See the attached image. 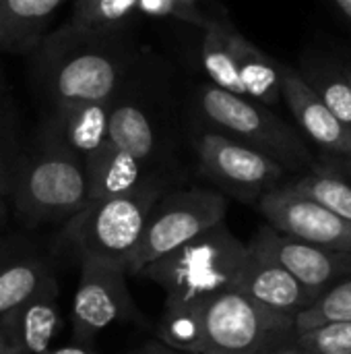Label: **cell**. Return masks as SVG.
Segmentation results:
<instances>
[{
	"instance_id": "3",
	"label": "cell",
	"mask_w": 351,
	"mask_h": 354,
	"mask_svg": "<svg viewBox=\"0 0 351 354\" xmlns=\"http://www.w3.org/2000/svg\"><path fill=\"white\" fill-rule=\"evenodd\" d=\"M163 193V183L147 178L128 193L89 201L66 220L62 239L81 259L95 257L126 266L141 241L151 207Z\"/></svg>"
},
{
	"instance_id": "2",
	"label": "cell",
	"mask_w": 351,
	"mask_h": 354,
	"mask_svg": "<svg viewBox=\"0 0 351 354\" xmlns=\"http://www.w3.org/2000/svg\"><path fill=\"white\" fill-rule=\"evenodd\" d=\"M10 195L27 226L66 222L89 201L85 162L46 124L21 156Z\"/></svg>"
},
{
	"instance_id": "28",
	"label": "cell",
	"mask_w": 351,
	"mask_h": 354,
	"mask_svg": "<svg viewBox=\"0 0 351 354\" xmlns=\"http://www.w3.org/2000/svg\"><path fill=\"white\" fill-rule=\"evenodd\" d=\"M19 162H21V153L17 149L14 135L6 124V118L0 114V195L4 197L12 193Z\"/></svg>"
},
{
	"instance_id": "7",
	"label": "cell",
	"mask_w": 351,
	"mask_h": 354,
	"mask_svg": "<svg viewBox=\"0 0 351 354\" xmlns=\"http://www.w3.org/2000/svg\"><path fill=\"white\" fill-rule=\"evenodd\" d=\"M201 172L244 203H254L279 187L285 168L263 151L213 129L201 127L192 133Z\"/></svg>"
},
{
	"instance_id": "20",
	"label": "cell",
	"mask_w": 351,
	"mask_h": 354,
	"mask_svg": "<svg viewBox=\"0 0 351 354\" xmlns=\"http://www.w3.org/2000/svg\"><path fill=\"white\" fill-rule=\"evenodd\" d=\"M64 0H0V50L31 48Z\"/></svg>"
},
{
	"instance_id": "5",
	"label": "cell",
	"mask_w": 351,
	"mask_h": 354,
	"mask_svg": "<svg viewBox=\"0 0 351 354\" xmlns=\"http://www.w3.org/2000/svg\"><path fill=\"white\" fill-rule=\"evenodd\" d=\"M199 354H265L296 336V317L275 313L230 288L201 311Z\"/></svg>"
},
{
	"instance_id": "36",
	"label": "cell",
	"mask_w": 351,
	"mask_h": 354,
	"mask_svg": "<svg viewBox=\"0 0 351 354\" xmlns=\"http://www.w3.org/2000/svg\"><path fill=\"white\" fill-rule=\"evenodd\" d=\"M190 2H197V0H190Z\"/></svg>"
},
{
	"instance_id": "6",
	"label": "cell",
	"mask_w": 351,
	"mask_h": 354,
	"mask_svg": "<svg viewBox=\"0 0 351 354\" xmlns=\"http://www.w3.org/2000/svg\"><path fill=\"white\" fill-rule=\"evenodd\" d=\"M228 199L211 189H186L163 193L149 212L139 245L128 257L126 274L139 276L147 266L221 224Z\"/></svg>"
},
{
	"instance_id": "9",
	"label": "cell",
	"mask_w": 351,
	"mask_h": 354,
	"mask_svg": "<svg viewBox=\"0 0 351 354\" xmlns=\"http://www.w3.org/2000/svg\"><path fill=\"white\" fill-rule=\"evenodd\" d=\"M137 317V307L126 286V270L120 263L83 257L77 292L72 299V338L87 346L116 322Z\"/></svg>"
},
{
	"instance_id": "25",
	"label": "cell",
	"mask_w": 351,
	"mask_h": 354,
	"mask_svg": "<svg viewBox=\"0 0 351 354\" xmlns=\"http://www.w3.org/2000/svg\"><path fill=\"white\" fill-rule=\"evenodd\" d=\"M337 322H351V276L333 284L296 317V334Z\"/></svg>"
},
{
	"instance_id": "29",
	"label": "cell",
	"mask_w": 351,
	"mask_h": 354,
	"mask_svg": "<svg viewBox=\"0 0 351 354\" xmlns=\"http://www.w3.org/2000/svg\"><path fill=\"white\" fill-rule=\"evenodd\" d=\"M265 354H310L306 348H302L300 346V342L296 340V336L294 338H290L288 342H283V344H279V346H275V348H271L269 353Z\"/></svg>"
},
{
	"instance_id": "19",
	"label": "cell",
	"mask_w": 351,
	"mask_h": 354,
	"mask_svg": "<svg viewBox=\"0 0 351 354\" xmlns=\"http://www.w3.org/2000/svg\"><path fill=\"white\" fill-rule=\"evenodd\" d=\"M232 48L238 64V75L244 87V95L265 106L279 104L285 64L265 54L259 46L246 39L236 27L232 29Z\"/></svg>"
},
{
	"instance_id": "4",
	"label": "cell",
	"mask_w": 351,
	"mask_h": 354,
	"mask_svg": "<svg viewBox=\"0 0 351 354\" xmlns=\"http://www.w3.org/2000/svg\"><path fill=\"white\" fill-rule=\"evenodd\" d=\"M197 104L213 129L263 151L285 170H306L314 160L308 143L294 127L248 95H236L205 83L199 87Z\"/></svg>"
},
{
	"instance_id": "12",
	"label": "cell",
	"mask_w": 351,
	"mask_h": 354,
	"mask_svg": "<svg viewBox=\"0 0 351 354\" xmlns=\"http://www.w3.org/2000/svg\"><path fill=\"white\" fill-rule=\"evenodd\" d=\"M58 328V282L56 276H50L0 319V344L8 354H48Z\"/></svg>"
},
{
	"instance_id": "16",
	"label": "cell",
	"mask_w": 351,
	"mask_h": 354,
	"mask_svg": "<svg viewBox=\"0 0 351 354\" xmlns=\"http://www.w3.org/2000/svg\"><path fill=\"white\" fill-rule=\"evenodd\" d=\"M290 191L300 193L333 214L351 222V158L321 153L312 160L306 172L290 183Z\"/></svg>"
},
{
	"instance_id": "14",
	"label": "cell",
	"mask_w": 351,
	"mask_h": 354,
	"mask_svg": "<svg viewBox=\"0 0 351 354\" xmlns=\"http://www.w3.org/2000/svg\"><path fill=\"white\" fill-rule=\"evenodd\" d=\"M281 100L288 102L298 127L321 153L351 158V131L325 106L302 73L292 66L283 68Z\"/></svg>"
},
{
	"instance_id": "17",
	"label": "cell",
	"mask_w": 351,
	"mask_h": 354,
	"mask_svg": "<svg viewBox=\"0 0 351 354\" xmlns=\"http://www.w3.org/2000/svg\"><path fill=\"white\" fill-rule=\"evenodd\" d=\"M112 102L114 100H97L56 106L46 124L85 162L110 141L108 124Z\"/></svg>"
},
{
	"instance_id": "10",
	"label": "cell",
	"mask_w": 351,
	"mask_h": 354,
	"mask_svg": "<svg viewBox=\"0 0 351 354\" xmlns=\"http://www.w3.org/2000/svg\"><path fill=\"white\" fill-rule=\"evenodd\" d=\"M259 212L275 230L304 243L351 253V222L325 205L290 191L283 183L257 201Z\"/></svg>"
},
{
	"instance_id": "26",
	"label": "cell",
	"mask_w": 351,
	"mask_h": 354,
	"mask_svg": "<svg viewBox=\"0 0 351 354\" xmlns=\"http://www.w3.org/2000/svg\"><path fill=\"white\" fill-rule=\"evenodd\" d=\"M296 340L310 354H351V322L327 324L296 334Z\"/></svg>"
},
{
	"instance_id": "18",
	"label": "cell",
	"mask_w": 351,
	"mask_h": 354,
	"mask_svg": "<svg viewBox=\"0 0 351 354\" xmlns=\"http://www.w3.org/2000/svg\"><path fill=\"white\" fill-rule=\"evenodd\" d=\"M145 162L132 158L108 141L101 149L85 160L89 201L122 195L137 189L149 178L145 176Z\"/></svg>"
},
{
	"instance_id": "21",
	"label": "cell",
	"mask_w": 351,
	"mask_h": 354,
	"mask_svg": "<svg viewBox=\"0 0 351 354\" xmlns=\"http://www.w3.org/2000/svg\"><path fill=\"white\" fill-rule=\"evenodd\" d=\"M232 25L221 19H209L203 27L205 35L201 41L203 66L211 83L236 95H244V87L238 75V64L232 48Z\"/></svg>"
},
{
	"instance_id": "22",
	"label": "cell",
	"mask_w": 351,
	"mask_h": 354,
	"mask_svg": "<svg viewBox=\"0 0 351 354\" xmlns=\"http://www.w3.org/2000/svg\"><path fill=\"white\" fill-rule=\"evenodd\" d=\"M108 139L118 149L141 162H149L155 151V131L149 116L134 102H112Z\"/></svg>"
},
{
	"instance_id": "27",
	"label": "cell",
	"mask_w": 351,
	"mask_h": 354,
	"mask_svg": "<svg viewBox=\"0 0 351 354\" xmlns=\"http://www.w3.org/2000/svg\"><path fill=\"white\" fill-rule=\"evenodd\" d=\"M139 12L149 17H176L180 21L205 27L209 19L190 0H139Z\"/></svg>"
},
{
	"instance_id": "23",
	"label": "cell",
	"mask_w": 351,
	"mask_h": 354,
	"mask_svg": "<svg viewBox=\"0 0 351 354\" xmlns=\"http://www.w3.org/2000/svg\"><path fill=\"white\" fill-rule=\"evenodd\" d=\"M139 12V0H74L72 29L87 35L118 31Z\"/></svg>"
},
{
	"instance_id": "35",
	"label": "cell",
	"mask_w": 351,
	"mask_h": 354,
	"mask_svg": "<svg viewBox=\"0 0 351 354\" xmlns=\"http://www.w3.org/2000/svg\"><path fill=\"white\" fill-rule=\"evenodd\" d=\"M348 73H350V77H351V68H350V71H348Z\"/></svg>"
},
{
	"instance_id": "33",
	"label": "cell",
	"mask_w": 351,
	"mask_h": 354,
	"mask_svg": "<svg viewBox=\"0 0 351 354\" xmlns=\"http://www.w3.org/2000/svg\"><path fill=\"white\" fill-rule=\"evenodd\" d=\"M134 354H163V353H155V351H149V353H134Z\"/></svg>"
},
{
	"instance_id": "13",
	"label": "cell",
	"mask_w": 351,
	"mask_h": 354,
	"mask_svg": "<svg viewBox=\"0 0 351 354\" xmlns=\"http://www.w3.org/2000/svg\"><path fill=\"white\" fill-rule=\"evenodd\" d=\"M234 288L254 303L290 317H298L321 297L300 284L277 261L250 249Z\"/></svg>"
},
{
	"instance_id": "32",
	"label": "cell",
	"mask_w": 351,
	"mask_h": 354,
	"mask_svg": "<svg viewBox=\"0 0 351 354\" xmlns=\"http://www.w3.org/2000/svg\"><path fill=\"white\" fill-rule=\"evenodd\" d=\"M6 214H8L6 197H4V195H0V226H2V224H4V220H6Z\"/></svg>"
},
{
	"instance_id": "31",
	"label": "cell",
	"mask_w": 351,
	"mask_h": 354,
	"mask_svg": "<svg viewBox=\"0 0 351 354\" xmlns=\"http://www.w3.org/2000/svg\"><path fill=\"white\" fill-rule=\"evenodd\" d=\"M333 2H335V6L351 21V0H333Z\"/></svg>"
},
{
	"instance_id": "34",
	"label": "cell",
	"mask_w": 351,
	"mask_h": 354,
	"mask_svg": "<svg viewBox=\"0 0 351 354\" xmlns=\"http://www.w3.org/2000/svg\"><path fill=\"white\" fill-rule=\"evenodd\" d=\"M0 354H8L6 351H4V348H2V344H0Z\"/></svg>"
},
{
	"instance_id": "15",
	"label": "cell",
	"mask_w": 351,
	"mask_h": 354,
	"mask_svg": "<svg viewBox=\"0 0 351 354\" xmlns=\"http://www.w3.org/2000/svg\"><path fill=\"white\" fill-rule=\"evenodd\" d=\"M50 276V259L31 243L10 239L0 243V319L33 295Z\"/></svg>"
},
{
	"instance_id": "8",
	"label": "cell",
	"mask_w": 351,
	"mask_h": 354,
	"mask_svg": "<svg viewBox=\"0 0 351 354\" xmlns=\"http://www.w3.org/2000/svg\"><path fill=\"white\" fill-rule=\"evenodd\" d=\"M124 64L118 54L99 44L62 46L48 60L46 81L56 106L114 100Z\"/></svg>"
},
{
	"instance_id": "24",
	"label": "cell",
	"mask_w": 351,
	"mask_h": 354,
	"mask_svg": "<svg viewBox=\"0 0 351 354\" xmlns=\"http://www.w3.org/2000/svg\"><path fill=\"white\" fill-rule=\"evenodd\" d=\"M314 93L325 102V106L351 131V77L348 71L333 64L310 66L302 75Z\"/></svg>"
},
{
	"instance_id": "30",
	"label": "cell",
	"mask_w": 351,
	"mask_h": 354,
	"mask_svg": "<svg viewBox=\"0 0 351 354\" xmlns=\"http://www.w3.org/2000/svg\"><path fill=\"white\" fill-rule=\"evenodd\" d=\"M48 354H97L93 351H89L87 346H64V348H56V351H50Z\"/></svg>"
},
{
	"instance_id": "1",
	"label": "cell",
	"mask_w": 351,
	"mask_h": 354,
	"mask_svg": "<svg viewBox=\"0 0 351 354\" xmlns=\"http://www.w3.org/2000/svg\"><path fill=\"white\" fill-rule=\"evenodd\" d=\"M246 257L248 245L221 222L153 261L139 276L166 290V313L197 315L209 299L236 286Z\"/></svg>"
},
{
	"instance_id": "11",
	"label": "cell",
	"mask_w": 351,
	"mask_h": 354,
	"mask_svg": "<svg viewBox=\"0 0 351 354\" xmlns=\"http://www.w3.org/2000/svg\"><path fill=\"white\" fill-rule=\"evenodd\" d=\"M246 245L250 251L277 261L300 284L317 295H323L339 280L351 276V253L298 241L269 224L261 226Z\"/></svg>"
}]
</instances>
